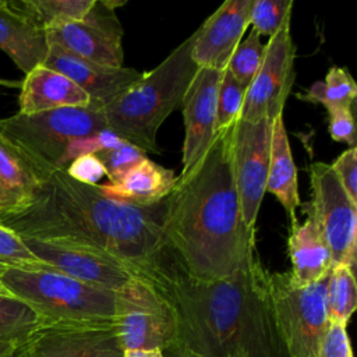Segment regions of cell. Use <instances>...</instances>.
Returning a JSON list of instances; mask_svg holds the SVG:
<instances>
[{"label": "cell", "instance_id": "cell-1", "mask_svg": "<svg viewBox=\"0 0 357 357\" xmlns=\"http://www.w3.org/2000/svg\"><path fill=\"white\" fill-rule=\"evenodd\" d=\"M269 272L255 252L233 275L201 280L187 275L167 252L144 280L169 303L174 344L198 357H268L276 335L268 293Z\"/></svg>", "mask_w": 357, "mask_h": 357}, {"label": "cell", "instance_id": "cell-2", "mask_svg": "<svg viewBox=\"0 0 357 357\" xmlns=\"http://www.w3.org/2000/svg\"><path fill=\"white\" fill-rule=\"evenodd\" d=\"M233 126L215 134L205 155L180 173L166 198L163 240L190 276L216 280L233 275L257 252L245 229L231 167Z\"/></svg>", "mask_w": 357, "mask_h": 357}, {"label": "cell", "instance_id": "cell-3", "mask_svg": "<svg viewBox=\"0 0 357 357\" xmlns=\"http://www.w3.org/2000/svg\"><path fill=\"white\" fill-rule=\"evenodd\" d=\"M166 198L152 206H135L100 194L98 184L53 172L25 211L0 216L22 238L73 240L106 250L137 266L141 278L166 254L163 218Z\"/></svg>", "mask_w": 357, "mask_h": 357}, {"label": "cell", "instance_id": "cell-4", "mask_svg": "<svg viewBox=\"0 0 357 357\" xmlns=\"http://www.w3.org/2000/svg\"><path fill=\"white\" fill-rule=\"evenodd\" d=\"M194 36L180 43L160 64L102 107L106 128L141 151L159 153L158 131L181 107L184 93L198 68L192 60Z\"/></svg>", "mask_w": 357, "mask_h": 357}, {"label": "cell", "instance_id": "cell-5", "mask_svg": "<svg viewBox=\"0 0 357 357\" xmlns=\"http://www.w3.org/2000/svg\"><path fill=\"white\" fill-rule=\"evenodd\" d=\"M0 280L29 305L40 324L113 319L116 293L49 268L3 269Z\"/></svg>", "mask_w": 357, "mask_h": 357}, {"label": "cell", "instance_id": "cell-6", "mask_svg": "<svg viewBox=\"0 0 357 357\" xmlns=\"http://www.w3.org/2000/svg\"><path fill=\"white\" fill-rule=\"evenodd\" d=\"M103 128L105 116L93 105L0 117V135L21 149L47 177L67 169V151L75 138Z\"/></svg>", "mask_w": 357, "mask_h": 357}, {"label": "cell", "instance_id": "cell-7", "mask_svg": "<svg viewBox=\"0 0 357 357\" xmlns=\"http://www.w3.org/2000/svg\"><path fill=\"white\" fill-rule=\"evenodd\" d=\"M328 276L310 286H296L289 273H269L268 293L276 335L290 357H318L328 331Z\"/></svg>", "mask_w": 357, "mask_h": 357}, {"label": "cell", "instance_id": "cell-8", "mask_svg": "<svg viewBox=\"0 0 357 357\" xmlns=\"http://www.w3.org/2000/svg\"><path fill=\"white\" fill-rule=\"evenodd\" d=\"M113 324L124 350H163L176 339L172 307L144 279L116 293Z\"/></svg>", "mask_w": 357, "mask_h": 357}, {"label": "cell", "instance_id": "cell-9", "mask_svg": "<svg viewBox=\"0 0 357 357\" xmlns=\"http://www.w3.org/2000/svg\"><path fill=\"white\" fill-rule=\"evenodd\" d=\"M26 247L49 268L84 283L120 291L141 272L131 262L99 247L73 240L24 238Z\"/></svg>", "mask_w": 357, "mask_h": 357}, {"label": "cell", "instance_id": "cell-10", "mask_svg": "<svg viewBox=\"0 0 357 357\" xmlns=\"http://www.w3.org/2000/svg\"><path fill=\"white\" fill-rule=\"evenodd\" d=\"M311 202L308 211L315 219L332 255L333 265L354 269L357 247V204L339 183L331 165L315 162L310 167Z\"/></svg>", "mask_w": 357, "mask_h": 357}, {"label": "cell", "instance_id": "cell-11", "mask_svg": "<svg viewBox=\"0 0 357 357\" xmlns=\"http://www.w3.org/2000/svg\"><path fill=\"white\" fill-rule=\"evenodd\" d=\"M272 121L236 120L231 132V167L245 229L255 234V223L265 195Z\"/></svg>", "mask_w": 357, "mask_h": 357}, {"label": "cell", "instance_id": "cell-12", "mask_svg": "<svg viewBox=\"0 0 357 357\" xmlns=\"http://www.w3.org/2000/svg\"><path fill=\"white\" fill-rule=\"evenodd\" d=\"M294 60L296 46L291 39L290 22H287L265 45L262 64L245 91L237 120L255 123L266 119L273 121L283 114L296 78Z\"/></svg>", "mask_w": 357, "mask_h": 357}, {"label": "cell", "instance_id": "cell-13", "mask_svg": "<svg viewBox=\"0 0 357 357\" xmlns=\"http://www.w3.org/2000/svg\"><path fill=\"white\" fill-rule=\"evenodd\" d=\"M17 357H124L113 319L40 324Z\"/></svg>", "mask_w": 357, "mask_h": 357}, {"label": "cell", "instance_id": "cell-14", "mask_svg": "<svg viewBox=\"0 0 357 357\" xmlns=\"http://www.w3.org/2000/svg\"><path fill=\"white\" fill-rule=\"evenodd\" d=\"M121 1H98L82 21L46 28L47 42L95 64L123 67V26L114 8Z\"/></svg>", "mask_w": 357, "mask_h": 357}, {"label": "cell", "instance_id": "cell-15", "mask_svg": "<svg viewBox=\"0 0 357 357\" xmlns=\"http://www.w3.org/2000/svg\"><path fill=\"white\" fill-rule=\"evenodd\" d=\"M220 70L198 67L181 102L184 117L183 170L188 172L208 151L215 138L216 99Z\"/></svg>", "mask_w": 357, "mask_h": 357}, {"label": "cell", "instance_id": "cell-16", "mask_svg": "<svg viewBox=\"0 0 357 357\" xmlns=\"http://www.w3.org/2000/svg\"><path fill=\"white\" fill-rule=\"evenodd\" d=\"M252 0H227L192 33V60L198 67L223 71L250 26Z\"/></svg>", "mask_w": 357, "mask_h": 357}, {"label": "cell", "instance_id": "cell-17", "mask_svg": "<svg viewBox=\"0 0 357 357\" xmlns=\"http://www.w3.org/2000/svg\"><path fill=\"white\" fill-rule=\"evenodd\" d=\"M43 66L70 78L100 110L142 77V73L131 67H107L86 61L54 43H49Z\"/></svg>", "mask_w": 357, "mask_h": 357}, {"label": "cell", "instance_id": "cell-18", "mask_svg": "<svg viewBox=\"0 0 357 357\" xmlns=\"http://www.w3.org/2000/svg\"><path fill=\"white\" fill-rule=\"evenodd\" d=\"M0 50L24 74L43 64L47 56L46 28L24 0H0Z\"/></svg>", "mask_w": 357, "mask_h": 357}, {"label": "cell", "instance_id": "cell-19", "mask_svg": "<svg viewBox=\"0 0 357 357\" xmlns=\"http://www.w3.org/2000/svg\"><path fill=\"white\" fill-rule=\"evenodd\" d=\"M47 176L13 142L0 135V216L29 208L42 192Z\"/></svg>", "mask_w": 357, "mask_h": 357}, {"label": "cell", "instance_id": "cell-20", "mask_svg": "<svg viewBox=\"0 0 357 357\" xmlns=\"http://www.w3.org/2000/svg\"><path fill=\"white\" fill-rule=\"evenodd\" d=\"M91 98L66 75L40 64L25 74L18 95L20 114H36L61 107H88Z\"/></svg>", "mask_w": 357, "mask_h": 357}, {"label": "cell", "instance_id": "cell-21", "mask_svg": "<svg viewBox=\"0 0 357 357\" xmlns=\"http://www.w3.org/2000/svg\"><path fill=\"white\" fill-rule=\"evenodd\" d=\"M307 216L303 223L289 227L287 252L291 262L289 278L293 284L304 287L326 278L333 266L328 244L312 218Z\"/></svg>", "mask_w": 357, "mask_h": 357}, {"label": "cell", "instance_id": "cell-22", "mask_svg": "<svg viewBox=\"0 0 357 357\" xmlns=\"http://www.w3.org/2000/svg\"><path fill=\"white\" fill-rule=\"evenodd\" d=\"M176 180L173 170L144 158L114 181L98 187L100 194L110 199L135 206H152L167 198Z\"/></svg>", "mask_w": 357, "mask_h": 357}, {"label": "cell", "instance_id": "cell-23", "mask_svg": "<svg viewBox=\"0 0 357 357\" xmlns=\"http://www.w3.org/2000/svg\"><path fill=\"white\" fill-rule=\"evenodd\" d=\"M265 191L276 197L284 208L290 226L298 223L297 209L301 206L297 183V167L293 160L283 114L272 121L271 156Z\"/></svg>", "mask_w": 357, "mask_h": 357}, {"label": "cell", "instance_id": "cell-24", "mask_svg": "<svg viewBox=\"0 0 357 357\" xmlns=\"http://www.w3.org/2000/svg\"><path fill=\"white\" fill-rule=\"evenodd\" d=\"M326 312L331 324L346 326L357 304V286L354 269L336 264L326 282Z\"/></svg>", "mask_w": 357, "mask_h": 357}, {"label": "cell", "instance_id": "cell-25", "mask_svg": "<svg viewBox=\"0 0 357 357\" xmlns=\"http://www.w3.org/2000/svg\"><path fill=\"white\" fill-rule=\"evenodd\" d=\"M357 96V85L346 68L331 67L324 81L314 82L298 99L321 103L326 110L333 107H351Z\"/></svg>", "mask_w": 357, "mask_h": 357}, {"label": "cell", "instance_id": "cell-26", "mask_svg": "<svg viewBox=\"0 0 357 357\" xmlns=\"http://www.w3.org/2000/svg\"><path fill=\"white\" fill-rule=\"evenodd\" d=\"M39 325V317L24 301L0 297V343L21 344Z\"/></svg>", "mask_w": 357, "mask_h": 357}, {"label": "cell", "instance_id": "cell-27", "mask_svg": "<svg viewBox=\"0 0 357 357\" xmlns=\"http://www.w3.org/2000/svg\"><path fill=\"white\" fill-rule=\"evenodd\" d=\"M264 53L265 45L261 42V35L251 29L234 49L226 70L247 89L262 64Z\"/></svg>", "mask_w": 357, "mask_h": 357}, {"label": "cell", "instance_id": "cell-28", "mask_svg": "<svg viewBox=\"0 0 357 357\" xmlns=\"http://www.w3.org/2000/svg\"><path fill=\"white\" fill-rule=\"evenodd\" d=\"M45 28L82 21L95 0H24Z\"/></svg>", "mask_w": 357, "mask_h": 357}, {"label": "cell", "instance_id": "cell-29", "mask_svg": "<svg viewBox=\"0 0 357 357\" xmlns=\"http://www.w3.org/2000/svg\"><path fill=\"white\" fill-rule=\"evenodd\" d=\"M291 0H252L248 24L259 35L273 36L291 21Z\"/></svg>", "mask_w": 357, "mask_h": 357}, {"label": "cell", "instance_id": "cell-30", "mask_svg": "<svg viewBox=\"0 0 357 357\" xmlns=\"http://www.w3.org/2000/svg\"><path fill=\"white\" fill-rule=\"evenodd\" d=\"M245 91L247 89L225 68L218 88L215 132H219L236 123L243 107Z\"/></svg>", "mask_w": 357, "mask_h": 357}, {"label": "cell", "instance_id": "cell-31", "mask_svg": "<svg viewBox=\"0 0 357 357\" xmlns=\"http://www.w3.org/2000/svg\"><path fill=\"white\" fill-rule=\"evenodd\" d=\"M47 268L13 229L0 220V271Z\"/></svg>", "mask_w": 357, "mask_h": 357}, {"label": "cell", "instance_id": "cell-32", "mask_svg": "<svg viewBox=\"0 0 357 357\" xmlns=\"http://www.w3.org/2000/svg\"><path fill=\"white\" fill-rule=\"evenodd\" d=\"M100 163L105 167L107 183L114 181L117 177H120L124 172H127L130 167L141 162L145 156V152L141 151L139 148L128 144V142H121L120 145L114 148H109L105 151H100L95 153Z\"/></svg>", "mask_w": 357, "mask_h": 357}, {"label": "cell", "instance_id": "cell-33", "mask_svg": "<svg viewBox=\"0 0 357 357\" xmlns=\"http://www.w3.org/2000/svg\"><path fill=\"white\" fill-rule=\"evenodd\" d=\"M124 142L113 131L103 128L91 135L75 138L67 151V166L77 158L84 155H95L100 151L114 148Z\"/></svg>", "mask_w": 357, "mask_h": 357}, {"label": "cell", "instance_id": "cell-34", "mask_svg": "<svg viewBox=\"0 0 357 357\" xmlns=\"http://www.w3.org/2000/svg\"><path fill=\"white\" fill-rule=\"evenodd\" d=\"M339 183L349 198L357 204V149L356 146L342 152L331 165Z\"/></svg>", "mask_w": 357, "mask_h": 357}, {"label": "cell", "instance_id": "cell-35", "mask_svg": "<svg viewBox=\"0 0 357 357\" xmlns=\"http://www.w3.org/2000/svg\"><path fill=\"white\" fill-rule=\"evenodd\" d=\"M329 135L333 141L356 146V128L351 107H333L328 110Z\"/></svg>", "mask_w": 357, "mask_h": 357}, {"label": "cell", "instance_id": "cell-36", "mask_svg": "<svg viewBox=\"0 0 357 357\" xmlns=\"http://www.w3.org/2000/svg\"><path fill=\"white\" fill-rule=\"evenodd\" d=\"M64 172L73 180L88 185H96V183L106 176L105 167L96 155H84L74 159Z\"/></svg>", "mask_w": 357, "mask_h": 357}, {"label": "cell", "instance_id": "cell-37", "mask_svg": "<svg viewBox=\"0 0 357 357\" xmlns=\"http://www.w3.org/2000/svg\"><path fill=\"white\" fill-rule=\"evenodd\" d=\"M318 357H353L346 326L329 324L322 339Z\"/></svg>", "mask_w": 357, "mask_h": 357}, {"label": "cell", "instance_id": "cell-38", "mask_svg": "<svg viewBox=\"0 0 357 357\" xmlns=\"http://www.w3.org/2000/svg\"><path fill=\"white\" fill-rule=\"evenodd\" d=\"M162 356L163 357H198V356H195V354H192V353H190L187 350H183L181 347H178L174 343L167 346L166 349H163L162 350Z\"/></svg>", "mask_w": 357, "mask_h": 357}, {"label": "cell", "instance_id": "cell-39", "mask_svg": "<svg viewBox=\"0 0 357 357\" xmlns=\"http://www.w3.org/2000/svg\"><path fill=\"white\" fill-rule=\"evenodd\" d=\"M124 357H163L162 350H124Z\"/></svg>", "mask_w": 357, "mask_h": 357}, {"label": "cell", "instance_id": "cell-40", "mask_svg": "<svg viewBox=\"0 0 357 357\" xmlns=\"http://www.w3.org/2000/svg\"><path fill=\"white\" fill-rule=\"evenodd\" d=\"M17 343H7L1 342L0 343V357H17V350H18Z\"/></svg>", "mask_w": 357, "mask_h": 357}, {"label": "cell", "instance_id": "cell-41", "mask_svg": "<svg viewBox=\"0 0 357 357\" xmlns=\"http://www.w3.org/2000/svg\"><path fill=\"white\" fill-rule=\"evenodd\" d=\"M0 86L6 88H20L21 82L17 79H8V78H0Z\"/></svg>", "mask_w": 357, "mask_h": 357}, {"label": "cell", "instance_id": "cell-42", "mask_svg": "<svg viewBox=\"0 0 357 357\" xmlns=\"http://www.w3.org/2000/svg\"><path fill=\"white\" fill-rule=\"evenodd\" d=\"M0 297H14V296L7 290V287L1 283V280H0Z\"/></svg>", "mask_w": 357, "mask_h": 357}, {"label": "cell", "instance_id": "cell-43", "mask_svg": "<svg viewBox=\"0 0 357 357\" xmlns=\"http://www.w3.org/2000/svg\"><path fill=\"white\" fill-rule=\"evenodd\" d=\"M230 357H248L247 354H245V351H243V350H238V351H236L233 356H230Z\"/></svg>", "mask_w": 357, "mask_h": 357}]
</instances>
